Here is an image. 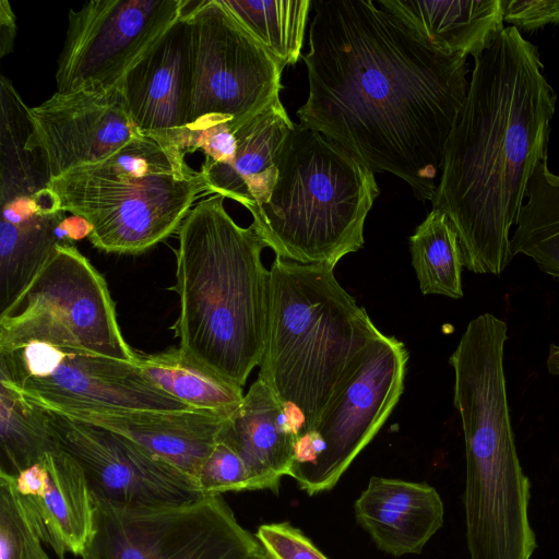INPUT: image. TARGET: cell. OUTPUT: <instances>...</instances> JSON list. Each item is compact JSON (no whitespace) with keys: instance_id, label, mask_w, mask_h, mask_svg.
Instances as JSON below:
<instances>
[{"instance_id":"cb8c5ba5","label":"cell","mask_w":559,"mask_h":559,"mask_svg":"<svg viewBox=\"0 0 559 559\" xmlns=\"http://www.w3.org/2000/svg\"><path fill=\"white\" fill-rule=\"evenodd\" d=\"M0 202L32 195L47 188L49 177L41 154L27 145L32 122L11 81L0 79Z\"/></svg>"},{"instance_id":"4dcf8cb0","label":"cell","mask_w":559,"mask_h":559,"mask_svg":"<svg viewBox=\"0 0 559 559\" xmlns=\"http://www.w3.org/2000/svg\"><path fill=\"white\" fill-rule=\"evenodd\" d=\"M255 536L274 559H329L299 528L288 522L262 524Z\"/></svg>"},{"instance_id":"7a4b0ae2","label":"cell","mask_w":559,"mask_h":559,"mask_svg":"<svg viewBox=\"0 0 559 559\" xmlns=\"http://www.w3.org/2000/svg\"><path fill=\"white\" fill-rule=\"evenodd\" d=\"M543 69L538 48L513 26L474 58L431 200L454 227L473 273L500 275L509 265L511 227L547 157L557 95Z\"/></svg>"},{"instance_id":"7c38bea8","label":"cell","mask_w":559,"mask_h":559,"mask_svg":"<svg viewBox=\"0 0 559 559\" xmlns=\"http://www.w3.org/2000/svg\"><path fill=\"white\" fill-rule=\"evenodd\" d=\"M191 0H92L70 10L58 93L106 91L186 13Z\"/></svg>"},{"instance_id":"277c9868","label":"cell","mask_w":559,"mask_h":559,"mask_svg":"<svg viewBox=\"0 0 559 559\" xmlns=\"http://www.w3.org/2000/svg\"><path fill=\"white\" fill-rule=\"evenodd\" d=\"M379 332L333 266L275 258L259 379L287 409L297 439L316 428Z\"/></svg>"},{"instance_id":"ba28073f","label":"cell","mask_w":559,"mask_h":559,"mask_svg":"<svg viewBox=\"0 0 559 559\" xmlns=\"http://www.w3.org/2000/svg\"><path fill=\"white\" fill-rule=\"evenodd\" d=\"M185 19L192 79L183 152L190 134L219 124L236 132L278 100L284 70L222 0H191Z\"/></svg>"},{"instance_id":"d590c367","label":"cell","mask_w":559,"mask_h":559,"mask_svg":"<svg viewBox=\"0 0 559 559\" xmlns=\"http://www.w3.org/2000/svg\"><path fill=\"white\" fill-rule=\"evenodd\" d=\"M45 559H49V557L47 556Z\"/></svg>"},{"instance_id":"30bf717a","label":"cell","mask_w":559,"mask_h":559,"mask_svg":"<svg viewBox=\"0 0 559 559\" xmlns=\"http://www.w3.org/2000/svg\"><path fill=\"white\" fill-rule=\"evenodd\" d=\"M93 504L82 559H254L264 550L222 495L160 507Z\"/></svg>"},{"instance_id":"83f0119b","label":"cell","mask_w":559,"mask_h":559,"mask_svg":"<svg viewBox=\"0 0 559 559\" xmlns=\"http://www.w3.org/2000/svg\"><path fill=\"white\" fill-rule=\"evenodd\" d=\"M1 467L16 476L41 461L56 442L35 404L0 384Z\"/></svg>"},{"instance_id":"9a60e30c","label":"cell","mask_w":559,"mask_h":559,"mask_svg":"<svg viewBox=\"0 0 559 559\" xmlns=\"http://www.w3.org/2000/svg\"><path fill=\"white\" fill-rule=\"evenodd\" d=\"M191 79V37L183 14L118 84L138 131L185 155Z\"/></svg>"},{"instance_id":"484cf974","label":"cell","mask_w":559,"mask_h":559,"mask_svg":"<svg viewBox=\"0 0 559 559\" xmlns=\"http://www.w3.org/2000/svg\"><path fill=\"white\" fill-rule=\"evenodd\" d=\"M236 20L284 68L301 55L311 0H222Z\"/></svg>"},{"instance_id":"836d02e7","label":"cell","mask_w":559,"mask_h":559,"mask_svg":"<svg viewBox=\"0 0 559 559\" xmlns=\"http://www.w3.org/2000/svg\"><path fill=\"white\" fill-rule=\"evenodd\" d=\"M546 366L549 373L559 376V345L552 344L549 347Z\"/></svg>"},{"instance_id":"6da1fadb","label":"cell","mask_w":559,"mask_h":559,"mask_svg":"<svg viewBox=\"0 0 559 559\" xmlns=\"http://www.w3.org/2000/svg\"><path fill=\"white\" fill-rule=\"evenodd\" d=\"M311 10L300 123L431 201L468 91L467 58L438 50L371 0H311Z\"/></svg>"},{"instance_id":"3957f363","label":"cell","mask_w":559,"mask_h":559,"mask_svg":"<svg viewBox=\"0 0 559 559\" xmlns=\"http://www.w3.org/2000/svg\"><path fill=\"white\" fill-rule=\"evenodd\" d=\"M224 199L199 201L178 229L175 329L186 357L243 386L264 352L270 270L255 228L236 224Z\"/></svg>"},{"instance_id":"52a82bcc","label":"cell","mask_w":559,"mask_h":559,"mask_svg":"<svg viewBox=\"0 0 559 559\" xmlns=\"http://www.w3.org/2000/svg\"><path fill=\"white\" fill-rule=\"evenodd\" d=\"M33 342L139 362L124 341L107 283L74 245L57 246L0 313V350Z\"/></svg>"},{"instance_id":"9c48e42d","label":"cell","mask_w":559,"mask_h":559,"mask_svg":"<svg viewBox=\"0 0 559 559\" xmlns=\"http://www.w3.org/2000/svg\"><path fill=\"white\" fill-rule=\"evenodd\" d=\"M408 353L394 336L379 332L362 361L342 384L316 428L298 438L288 476L313 496L331 490L373 439L397 404Z\"/></svg>"},{"instance_id":"d4e9b609","label":"cell","mask_w":559,"mask_h":559,"mask_svg":"<svg viewBox=\"0 0 559 559\" xmlns=\"http://www.w3.org/2000/svg\"><path fill=\"white\" fill-rule=\"evenodd\" d=\"M139 367L160 390L193 408L229 416L243 400L242 386L186 357L179 348L140 357Z\"/></svg>"},{"instance_id":"e0dca14e","label":"cell","mask_w":559,"mask_h":559,"mask_svg":"<svg viewBox=\"0 0 559 559\" xmlns=\"http://www.w3.org/2000/svg\"><path fill=\"white\" fill-rule=\"evenodd\" d=\"M13 478L35 509L46 544L57 557L82 556L94 532V504L79 464L56 443L41 461Z\"/></svg>"},{"instance_id":"8992f818","label":"cell","mask_w":559,"mask_h":559,"mask_svg":"<svg viewBox=\"0 0 559 559\" xmlns=\"http://www.w3.org/2000/svg\"><path fill=\"white\" fill-rule=\"evenodd\" d=\"M181 152L139 135L95 164L51 180L61 209L93 226L92 245L139 254L178 230L194 201L209 192Z\"/></svg>"},{"instance_id":"2e32d148","label":"cell","mask_w":559,"mask_h":559,"mask_svg":"<svg viewBox=\"0 0 559 559\" xmlns=\"http://www.w3.org/2000/svg\"><path fill=\"white\" fill-rule=\"evenodd\" d=\"M47 409L123 436L198 481L216 444L218 431L228 417L215 411L201 408L158 412L63 405Z\"/></svg>"},{"instance_id":"7402d4cb","label":"cell","mask_w":559,"mask_h":559,"mask_svg":"<svg viewBox=\"0 0 559 559\" xmlns=\"http://www.w3.org/2000/svg\"><path fill=\"white\" fill-rule=\"evenodd\" d=\"M438 50L467 58L478 56L504 27L501 0H379Z\"/></svg>"},{"instance_id":"5bb4252c","label":"cell","mask_w":559,"mask_h":559,"mask_svg":"<svg viewBox=\"0 0 559 559\" xmlns=\"http://www.w3.org/2000/svg\"><path fill=\"white\" fill-rule=\"evenodd\" d=\"M29 148L43 156L49 182L95 164L141 135L119 85L106 91L53 93L29 107Z\"/></svg>"},{"instance_id":"603a6c76","label":"cell","mask_w":559,"mask_h":559,"mask_svg":"<svg viewBox=\"0 0 559 559\" xmlns=\"http://www.w3.org/2000/svg\"><path fill=\"white\" fill-rule=\"evenodd\" d=\"M526 201L510 237L512 257L524 254L559 282V175L540 159L527 183Z\"/></svg>"},{"instance_id":"d6986e66","label":"cell","mask_w":559,"mask_h":559,"mask_svg":"<svg viewBox=\"0 0 559 559\" xmlns=\"http://www.w3.org/2000/svg\"><path fill=\"white\" fill-rule=\"evenodd\" d=\"M297 429L287 409L261 379L223 423L216 441L229 445L245 462L254 490L277 492L294 463Z\"/></svg>"},{"instance_id":"e575fe53","label":"cell","mask_w":559,"mask_h":559,"mask_svg":"<svg viewBox=\"0 0 559 559\" xmlns=\"http://www.w3.org/2000/svg\"><path fill=\"white\" fill-rule=\"evenodd\" d=\"M254 559H274L272 556H270L265 550H263L259 556H257Z\"/></svg>"},{"instance_id":"f546056e","label":"cell","mask_w":559,"mask_h":559,"mask_svg":"<svg viewBox=\"0 0 559 559\" xmlns=\"http://www.w3.org/2000/svg\"><path fill=\"white\" fill-rule=\"evenodd\" d=\"M204 495L254 490L252 477L241 457L229 445L216 441L199 477Z\"/></svg>"},{"instance_id":"8fae6325","label":"cell","mask_w":559,"mask_h":559,"mask_svg":"<svg viewBox=\"0 0 559 559\" xmlns=\"http://www.w3.org/2000/svg\"><path fill=\"white\" fill-rule=\"evenodd\" d=\"M0 384L47 408L86 405L158 412L193 409L155 385L138 362L41 342L0 350Z\"/></svg>"},{"instance_id":"4fadbf2b","label":"cell","mask_w":559,"mask_h":559,"mask_svg":"<svg viewBox=\"0 0 559 559\" xmlns=\"http://www.w3.org/2000/svg\"><path fill=\"white\" fill-rule=\"evenodd\" d=\"M38 407L57 445L82 468L93 499L120 507H160L205 496L198 480L134 441Z\"/></svg>"},{"instance_id":"1f68e13d","label":"cell","mask_w":559,"mask_h":559,"mask_svg":"<svg viewBox=\"0 0 559 559\" xmlns=\"http://www.w3.org/2000/svg\"><path fill=\"white\" fill-rule=\"evenodd\" d=\"M503 22L524 31L559 23V0H501Z\"/></svg>"},{"instance_id":"44dd1931","label":"cell","mask_w":559,"mask_h":559,"mask_svg":"<svg viewBox=\"0 0 559 559\" xmlns=\"http://www.w3.org/2000/svg\"><path fill=\"white\" fill-rule=\"evenodd\" d=\"M1 204L0 308L21 294L57 246L58 228L66 218L59 198L49 188Z\"/></svg>"},{"instance_id":"4316f807","label":"cell","mask_w":559,"mask_h":559,"mask_svg":"<svg viewBox=\"0 0 559 559\" xmlns=\"http://www.w3.org/2000/svg\"><path fill=\"white\" fill-rule=\"evenodd\" d=\"M412 264L424 295L463 296V254L457 234L442 212L432 209L409 238Z\"/></svg>"},{"instance_id":"ffe728a7","label":"cell","mask_w":559,"mask_h":559,"mask_svg":"<svg viewBox=\"0 0 559 559\" xmlns=\"http://www.w3.org/2000/svg\"><path fill=\"white\" fill-rule=\"evenodd\" d=\"M295 123L281 99L242 124L236 132V150L223 164L203 165L209 192L229 198L249 211L264 204L273 190L280 156Z\"/></svg>"},{"instance_id":"f1b7e54d","label":"cell","mask_w":559,"mask_h":559,"mask_svg":"<svg viewBox=\"0 0 559 559\" xmlns=\"http://www.w3.org/2000/svg\"><path fill=\"white\" fill-rule=\"evenodd\" d=\"M46 544L39 518L22 496L14 478L0 472V559H45Z\"/></svg>"},{"instance_id":"ac0fdd59","label":"cell","mask_w":559,"mask_h":559,"mask_svg":"<svg viewBox=\"0 0 559 559\" xmlns=\"http://www.w3.org/2000/svg\"><path fill=\"white\" fill-rule=\"evenodd\" d=\"M357 523L393 556L420 554L441 528L443 502L426 483L372 476L354 503Z\"/></svg>"},{"instance_id":"d6a6232c","label":"cell","mask_w":559,"mask_h":559,"mask_svg":"<svg viewBox=\"0 0 559 559\" xmlns=\"http://www.w3.org/2000/svg\"><path fill=\"white\" fill-rule=\"evenodd\" d=\"M16 19L7 0L0 1V57H4L13 49L16 36Z\"/></svg>"},{"instance_id":"5b68a950","label":"cell","mask_w":559,"mask_h":559,"mask_svg":"<svg viewBox=\"0 0 559 559\" xmlns=\"http://www.w3.org/2000/svg\"><path fill=\"white\" fill-rule=\"evenodd\" d=\"M269 200L252 225L276 257L335 266L364 246V226L380 191L373 171L320 132L295 123Z\"/></svg>"}]
</instances>
